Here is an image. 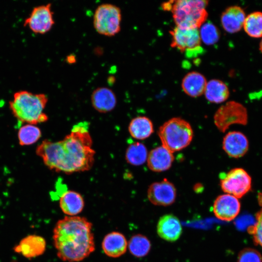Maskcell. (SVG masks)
Returning <instances> with one entry per match:
<instances>
[{"mask_svg": "<svg viewBox=\"0 0 262 262\" xmlns=\"http://www.w3.org/2000/svg\"><path fill=\"white\" fill-rule=\"evenodd\" d=\"M89 124L80 122L62 140L42 141L35 153L49 170L67 174L88 171L93 167L95 151L88 131Z\"/></svg>", "mask_w": 262, "mask_h": 262, "instance_id": "1", "label": "cell"}, {"mask_svg": "<svg viewBox=\"0 0 262 262\" xmlns=\"http://www.w3.org/2000/svg\"><path fill=\"white\" fill-rule=\"evenodd\" d=\"M92 224L85 217L68 216L58 220L53 230L57 257L62 261L79 262L95 249Z\"/></svg>", "mask_w": 262, "mask_h": 262, "instance_id": "2", "label": "cell"}, {"mask_svg": "<svg viewBox=\"0 0 262 262\" xmlns=\"http://www.w3.org/2000/svg\"><path fill=\"white\" fill-rule=\"evenodd\" d=\"M48 102V98L45 94L20 90L14 94L9 102V107L19 122L36 125L44 123L49 119L44 113Z\"/></svg>", "mask_w": 262, "mask_h": 262, "instance_id": "3", "label": "cell"}, {"mask_svg": "<svg viewBox=\"0 0 262 262\" xmlns=\"http://www.w3.org/2000/svg\"><path fill=\"white\" fill-rule=\"evenodd\" d=\"M207 0H178L163 3L162 7L171 11L177 26L186 28H199L205 23L208 13Z\"/></svg>", "mask_w": 262, "mask_h": 262, "instance_id": "4", "label": "cell"}, {"mask_svg": "<svg viewBox=\"0 0 262 262\" xmlns=\"http://www.w3.org/2000/svg\"><path fill=\"white\" fill-rule=\"evenodd\" d=\"M158 134L162 146L172 153L187 147L193 137L191 125L180 117H173L165 122L159 128Z\"/></svg>", "mask_w": 262, "mask_h": 262, "instance_id": "5", "label": "cell"}, {"mask_svg": "<svg viewBox=\"0 0 262 262\" xmlns=\"http://www.w3.org/2000/svg\"><path fill=\"white\" fill-rule=\"evenodd\" d=\"M122 13L120 8L111 3H103L98 6L93 16V25L99 34L113 36L121 30Z\"/></svg>", "mask_w": 262, "mask_h": 262, "instance_id": "6", "label": "cell"}, {"mask_svg": "<svg viewBox=\"0 0 262 262\" xmlns=\"http://www.w3.org/2000/svg\"><path fill=\"white\" fill-rule=\"evenodd\" d=\"M213 120L217 129L224 132L232 125H246L248 120L247 112L240 103L230 101L217 109L214 115Z\"/></svg>", "mask_w": 262, "mask_h": 262, "instance_id": "7", "label": "cell"}, {"mask_svg": "<svg viewBox=\"0 0 262 262\" xmlns=\"http://www.w3.org/2000/svg\"><path fill=\"white\" fill-rule=\"evenodd\" d=\"M171 46L188 56L196 54L202 50L199 29L186 28L176 26L170 31Z\"/></svg>", "mask_w": 262, "mask_h": 262, "instance_id": "8", "label": "cell"}, {"mask_svg": "<svg viewBox=\"0 0 262 262\" xmlns=\"http://www.w3.org/2000/svg\"><path fill=\"white\" fill-rule=\"evenodd\" d=\"M220 176L222 190L237 198L242 197L251 189V178L243 168L232 169Z\"/></svg>", "mask_w": 262, "mask_h": 262, "instance_id": "9", "label": "cell"}, {"mask_svg": "<svg viewBox=\"0 0 262 262\" xmlns=\"http://www.w3.org/2000/svg\"><path fill=\"white\" fill-rule=\"evenodd\" d=\"M54 23L51 4L49 3L34 7L23 25L34 33L43 34L50 31Z\"/></svg>", "mask_w": 262, "mask_h": 262, "instance_id": "10", "label": "cell"}, {"mask_svg": "<svg viewBox=\"0 0 262 262\" xmlns=\"http://www.w3.org/2000/svg\"><path fill=\"white\" fill-rule=\"evenodd\" d=\"M176 195L174 185L166 179L152 183L147 191L149 201L157 206H167L172 204L175 201Z\"/></svg>", "mask_w": 262, "mask_h": 262, "instance_id": "11", "label": "cell"}, {"mask_svg": "<svg viewBox=\"0 0 262 262\" xmlns=\"http://www.w3.org/2000/svg\"><path fill=\"white\" fill-rule=\"evenodd\" d=\"M241 208L238 198L228 194L219 196L213 204V212L220 220H233L239 214Z\"/></svg>", "mask_w": 262, "mask_h": 262, "instance_id": "12", "label": "cell"}, {"mask_svg": "<svg viewBox=\"0 0 262 262\" xmlns=\"http://www.w3.org/2000/svg\"><path fill=\"white\" fill-rule=\"evenodd\" d=\"M47 243L42 236L30 234L23 238L15 246L14 250L28 259H33L42 255L46 249Z\"/></svg>", "mask_w": 262, "mask_h": 262, "instance_id": "13", "label": "cell"}, {"mask_svg": "<svg viewBox=\"0 0 262 262\" xmlns=\"http://www.w3.org/2000/svg\"><path fill=\"white\" fill-rule=\"evenodd\" d=\"M222 147L229 156L238 158L246 154L249 143L247 138L243 133L233 131L228 132L224 136Z\"/></svg>", "mask_w": 262, "mask_h": 262, "instance_id": "14", "label": "cell"}, {"mask_svg": "<svg viewBox=\"0 0 262 262\" xmlns=\"http://www.w3.org/2000/svg\"><path fill=\"white\" fill-rule=\"evenodd\" d=\"M182 227L178 217L172 214L161 216L157 225V234L162 239L169 242H175L182 233Z\"/></svg>", "mask_w": 262, "mask_h": 262, "instance_id": "15", "label": "cell"}, {"mask_svg": "<svg viewBox=\"0 0 262 262\" xmlns=\"http://www.w3.org/2000/svg\"><path fill=\"white\" fill-rule=\"evenodd\" d=\"M102 249L107 256L118 258L127 251L128 241L125 235L118 231H112L107 234L101 243Z\"/></svg>", "mask_w": 262, "mask_h": 262, "instance_id": "16", "label": "cell"}, {"mask_svg": "<svg viewBox=\"0 0 262 262\" xmlns=\"http://www.w3.org/2000/svg\"><path fill=\"white\" fill-rule=\"evenodd\" d=\"M91 102L94 109L100 113H107L113 110L117 103L114 92L106 87L95 89L91 96Z\"/></svg>", "mask_w": 262, "mask_h": 262, "instance_id": "17", "label": "cell"}, {"mask_svg": "<svg viewBox=\"0 0 262 262\" xmlns=\"http://www.w3.org/2000/svg\"><path fill=\"white\" fill-rule=\"evenodd\" d=\"M174 160L173 153L162 145L152 149L147 158L148 168L154 172H163L170 168Z\"/></svg>", "mask_w": 262, "mask_h": 262, "instance_id": "18", "label": "cell"}, {"mask_svg": "<svg viewBox=\"0 0 262 262\" xmlns=\"http://www.w3.org/2000/svg\"><path fill=\"white\" fill-rule=\"evenodd\" d=\"M246 17L245 12L241 7L231 6L222 13L221 24L224 30L228 33H235L243 27Z\"/></svg>", "mask_w": 262, "mask_h": 262, "instance_id": "19", "label": "cell"}, {"mask_svg": "<svg viewBox=\"0 0 262 262\" xmlns=\"http://www.w3.org/2000/svg\"><path fill=\"white\" fill-rule=\"evenodd\" d=\"M59 206L66 216H77L84 208V200L79 193L73 190H67L60 196Z\"/></svg>", "mask_w": 262, "mask_h": 262, "instance_id": "20", "label": "cell"}, {"mask_svg": "<svg viewBox=\"0 0 262 262\" xmlns=\"http://www.w3.org/2000/svg\"><path fill=\"white\" fill-rule=\"evenodd\" d=\"M207 82L205 77L202 74L192 71L183 77L181 87L186 94L196 98L204 94Z\"/></svg>", "mask_w": 262, "mask_h": 262, "instance_id": "21", "label": "cell"}, {"mask_svg": "<svg viewBox=\"0 0 262 262\" xmlns=\"http://www.w3.org/2000/svg\"><path fill=\"white\" fill-rule=\"evenodd\" d=\"M204 94L209 101L220 103L228 98L229 91L228 87L223 81L213 79L207 82Z\"/></svg>", "mask_w": 262, "mask_h": 262, "instance_id": "22", "label": "cell"}, {"mask_svg": "<svg viewBox=\"0 0 262 262\" xmlns=\"http://www.w3.org/2000/svg\"><path fill=\"white\" fill-rule=\"evenodd\" d=\"M129 133L132 137L138 140H144L153 132L152 121L148 117L139 116L133 118L128 126Z\"/></svg>", "mask_w": 262, "mask_h": 262, "instance_id": "23", "label": "cell"}, {"mask_svg": "<svg viewBox=\"0 0 262 262\" xmlns=\"http://www.w3.org/2000/svg\"><path fill=\"white\" fill-rule=\"evenodd\" d=\"M148 152L146 146L138 142L129 145L125 152L126 162L132 165L139 166L144 164L147 160Z\"/></svg>", "mask_w": 262, "mask_h": 262, "instance_id": "24", "label": "cell"}, {"mask_svg": "<svg viewBox=\"0 0 262 262\" xmlns=\"http://www.w3.org/2000/svg\"><path fill=\"white\" fill-rule=\"evenodd\" d=\"M42 131L36 125L25 124L18 130L17 137L21 146H28L36 143L41 137Z\"/></svg>", "mask_w": 262, "mask_h": 262, "instance_id": "25", "label": "cell"}, {"mask_svg": "<svg viewBox=\"0 0 262 262\" xmlns=\"http://www.w3.org/2000/svg\"><path fill=\"white\" fill-rule=\"evenodd\" d=\"M128 248L131 255L141 258L146 256L151 248V243L145 235L137 234L132 236L128 242Z\"/></svg>", "mask_w": 262, "mask_h": 262, "instance_id": "26", "label": "cell"}, {"mask_svg": "<svg viewBox=\"0 0 262 262\" xmlns=\"http://www.w3.org/2000/svg\"><path fill=\"white\" fill-rule=\"evenodd\" d=\"M243 28L246 33L253 38L262 37V12L256 11L247 15Z\"/></svg>", "mask_w": 262, "mask_h": 262, "instance_id": "27", "label": "cell"}, {"mask_svg": "<svg viewBox=\"0 0 262 262\" xmlns=\"http://www.w3.org/2000/svg\"><path fill=\"white\" fill-rule=\"evenodd\" d=\"M199 32L201 40L206 45H213L219 39V31L212 22L203 23L200 27Z\"/></svg>", "mask_w": 262, "mask_h": 262, "instance_id": "28", "label": "cell"}, {"mask_svg": "<svg viewBox=\"0 0 262 262\" xmlns=\"http://www.w3.org/2000/svg\"><path fill=\"white\" fill-rule=\"evenodd\" d=\"M256 219L255 224L249 227L248 230L253 235L255 244L262 247V209L256 213Z\"/></svg>", "mask_w": 262, "mask_h": 262, "instance_id": "29", "label": "cell"}, {"mask_svg": "<svg viewBox=\"0 0 262 262\" xmlns=\"http://www.w3.org/2000/svg\"><path fill=\"white\" fill-rule=\"evenodd\" d=\"M237 262H262V257L261 254L254 249L245 248L239 253Z\"/></svg>", "mask_w": 262, "mask_h": 262, "instance_id": "30", "label": "cell"}, {"mask_svg": "<svg viewBox=\"0 0 262 262\" xmlns=\"http://www.w3.org/2000/svg\"><path fill=\"white\" fill-rule=\"evenodd\" d=\"M66 59L67 62L69 63L70 64L73 63L76 61V58L75 57L74 55H70L67 56Z\"/></svg>", "mask_w": 262, "mask_h": 262, "instance_id": "31", "label": "cell"}, {"mask_svg": "<svg viewBox=\"0 0 262 262\" xmlns=\"http://www.w3.org/2000/svg\"><path fill=\"white\" fill-rule=\"evenodd\" d=\"M259 49L261 52L262 53V39L261 40L260 43Z\"/></svg>", "mask_w": 262, "mask_h": 262, "instance_id": "32", "label": "cell"}]
</instances>
